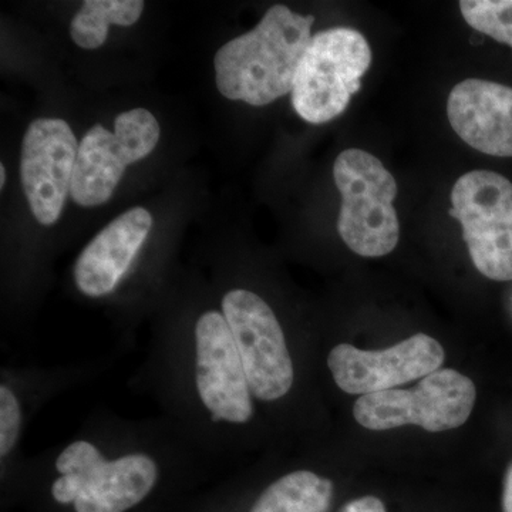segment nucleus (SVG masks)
Instances as JSON below:
<instances>
[{"instance_id":"1","label":"nucleus","mask_w":512,"mask_h":512,"mask_svg":"<svg viewBox=\"0 0 512 512\" xmlns=\"http://www.w3.org/2000/svg\"><path fill=\"white\" fill-rule=\"evenodd\" d=\"M315 18L275 5L258 26L229 40L215 55L217 87L229 100L266 106L292 92Z\"/></svg>"},{"instance_id":"2","label":"nucleus","mask_w":512,"mask_h":512,"mask_svg":"<svg viewBox=\"0 0 512 512\" xmlns=\"http://www.w3.org/2000/svg\"><path fill=\"white\" fill-rule=\"evenodd\" d=\"M52 497L76 512H126L153 493L160 461L147 450L106 454L99 443L76 439L55 458Z\"/></svg>"},{"instance_id":"3","label":"nucleus","mask_w":512,"mask_h":512,"mask_svg":"<svg viewBox=\"0 0 512 512\" xmlns=\"http://www.w3.org/2000/svg\"><path fill=\"white\" fill-rule=\"evenodd\" d=\"M333 178L342 195L338 229L345 244L365 258L390 254L400 238L390 171L373 154L350 148L336 158Z\"/></svg>"},{"instance_id":"4","label":"nucleus","mask_w":512,"mask_h":512,"mask_svg":"<svg viewBox=\"0 0 512 512\" xmlns=\"http://www.w3.org/2000/svg\"><path fill=\"white\" fill-rule=\"evenodd\" d=\"M188 377L202 416L214 426L244 427L254 419V394L222 312L201 313L188 352Z\"/></svg>"},{"instance_id":"5","label":"nucleus","mask_w":512,"mask_h":512,"mask_svg":"<svg viewBox=\"0 0 512 512\" xmlns=\"http://www.w3.org/2000/svg\"><path fill=\"white\" fill-rule=\"evenodd\" d=\"M370 64L372 50L357 30L335 28L316 33L296 72L293 109L311 124L336 119L359 92Z\"/></svg>"},{"instance_id":"6","label":"nucleus","mask_w":512,"mask_h":512,"mask_svg":"<svg viewBox=\"0 0 512 512\" xmlns=\"http://www.w3.org/2000/svg\"><path fill=\"white\" fill-rule=\"evenodd\" d=\"M476 397L470 377L457 370L439 369L423 377L413 389L360 396L353 414L357 423L369 430L414 424L437 433L463 426L473 412Z\"/></svg>"},{"instance_id":"7","label":"nucleus","mask_w":512,"mask_h":512,"mask_svg":"<svg viewBox=\"0 0 512 512\" xmlns=\"http://www.w3.org/2000/svg\"><path fill=\"white\" fill-rule=\"evenodd\" d=\"M450 215L463 228L471 261L493 281H512V184L501 174L477 170L458 178Z\"/></svg>"},{"instance_id":"8","label":"nucleus","mask_w":512,"mask_h":512,"mask_svg":"<svg viewBox=\"0 0 512 512\" xmlns=\"http://www.w3.org/2000/svg\"><path fill=\"white\" fill-rule=\"evenodd\" d=\"M221 312L237 343L255 399L274 403L291 392L295 369L285 333L275 312L255 292L231 289Z\"/></svg>"},{"instance_id":"9","label":"nucleus","mask_w":512,"mask_h":512,"mask_svg":"<svg viewBox=\"0 0 512 512\" xmlns=\"http://www.w3.org/2000/svg\"><path fill=\"white\" fill-rule=\"evenodd\" d=\"M158 140L160 124L146 109L121 113L114 131L94 124L79 144L70 191L73 201L82 207H97L109 201L127 165L151 154Z\"/></svg>"},{"instance_id":"10","label":"nucleus","mask_w":512,"mask_h":512,"mask_svg":"<svg viewBox=\"0 0 512 512\" xmlns=\"http://www.w3.org/2000/svg\"><path fill=\"white\" fill-rule=\"evenodd\" d=\"M79 144L64 120L37 119L23 137L20 175L33 215L55 224L72 191Z\"/></svg>"},{"instance_id":"11","label":"nucleus","mask_w":512,"mask_h":512,"mask_svg":"<svg viewBox=\"0 0 512 512\" xmlns=\"http://www.w3.org/2000/svg\"><path fill=\"white\" fill-rule=\"evenodd\" d=\"M443 362L440 343L424 333L384 350H362L343 343L328 356L329 370L340 389L362 396L423 379L439 370Z\"/></svg>"},{"instance_id":"12","label":"nucleus","mask_w":512,"mask_h":512,"mask_svg":"<svg viewBox=\"0 0 512 512\" xmlns=\"http://www.w3.org/2000/svg\"><path fill=\"white\" fill-rule=\"evenodd\" d=\"M153 217L143 207L131 208L101 229L83 249L73 268L74 284L87 298L116 291L143 247Z\"/></svg>"},{"instance_id":"13","label":"nucleus","mask_w":512,"mask_h":512,"mask_svg":"<svg viewBox=\"0 0 512 512\" xmlns=\"http://www.w3.org/2000/svg\"><path fill=\"white\" fill-rule=\"evenodd\" d=\"M451 127L468 146L488 156L512 157V89L468 79L447 101Z\"/></svg>"},{"instance_id":"14","label":"nucleus","mask_w":512,"mask_h":512,"mask_svg":"<svg viewBox=\"0 0 512 512\" xmlns=\"http://www.w3.org/2000/svg\"><path fill=\"white\" fill-rule=\"evenodd\" d=\"M333 483L313 471L299 470L278 478L249 512H328Z\"/></svg>"},{"instance_id":"15","label":"nucleus","mask_w":512,"mask_h":512,"mask_svg":"<svg viewBox=\"0 0 512 512\" xmlns=\"http://www.w3.org/2000/svg\"><path fill=\"white\" fill-rule=\"evenodd\" d=\"M143 10L141 0H87L74 15L70 35L82 49H99L106 42L110 25H134Z\"/></svg>"},{"instance_id":"16","label":"nucleus","mask_w":512,"mask_h":512,"mask_svg":"<svg viewBox=\"0 0 512 512\" xmlns=\"http://www.w3.org/2000/svg\"><path fill=\"white\" fill-rule=\"evenodd\" d=\"M460 10L471 28L512 47V0H464Z\"/></svg>"},{"instance_id":"17","label":"nucleus","mask_w":512,"mask_h":512,"mask_svg":"<svg viewBox=\"0 0 512 512\" xmlns=\"http://www.w3.org/2000/svg\"><path fill=\"white\" fill-rule=\"evenodd\" d=\"M25 410L19 393L9 382L0 384V461L2 466L10 460L22 436Z\"/></svg>"},{"instance_id":"18","label":"nucleus","mask_w":512,"mask_h":512,"mask_svg":"<svg viewBox=\"0 0 512 512\" xmlns=\"http://www.w3.org/2000/svg\"><path fill=\"white\" fill-rule=\"evenodd\" d=\"M342 512H386V508L379 498L363 497L346 505Z\"/></svg>"},{"instance_id":"19","label":"nucleus","mask_w":512,"mask_h":512,"mask_svg":"<svg viewBox=\"0 0 512 512\" xmlns=\"http://www.w3.org/2000/svg\"><path fill=\"white\" fill-rule=\"evenodd\" d=\"M503 510L504 512H512V464L508 468L504 481Z\"/></svg>"},{"instance_id":"20","label":"nucleus","mask_w":512,"mask_h":512,"mask_svg":"<svg viewBox=\"0 0 512 512\" xmlns=\"http://www.w3.org/2000/svg\"><path fill=\"white\" fill-rule=\"evenodd\" d=\"M6 183V168L5 165L2 164V167H0V187H5Z\"/></svg>"}]
</instances>
